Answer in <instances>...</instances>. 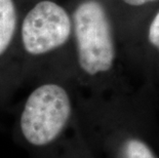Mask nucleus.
<instances>
[{
	"mask_svg": "<svg viewBox=\"0 0 159 158\" xmlns=\"http://www.w3.org/2000/svg\"><path fill=\"white\" fill-rule=\"evenodd\" d=\"M73 34L80 68L89 75L111 70L116 56L111 23L97 0H84L72 13Z\"/></svg>",
	"mask_w": 159,
	"mask_h": 158,
	"instance_id": "1",
	"label": "nucleus"
},
{
	"mask_svg": "<svg viewBox=\"0 0 159 158\" xmlns=\"http://www.w3.org/2000/svg\"><path fill=\"white\" fill-rule=\"evenodd\" d=\"M72 104L69 93L57 83L39 85L28 96L20 116V129L30 145L43 147L61 136L69 122Z\"/></svg>",
	"mask_w": 159,
	"mask_h": 158,
	"instance_id": "2",
	"label": "nucleus"
},
{
	"mask_svg": "<svg viewBox=\"0 0 159 158\" xmlns=\"http://www.w3.org/2000/svg\"><path fill=\"white\" fill-rule=\"evenodd\" d=\"M24 50L43 56L61 48L73 34V20L68 11L52 0H41L29 9L19 28Z\"/></svg>",
	"mask_w": 159,
	"mask_h": 158,
	"instance_id": "3",
	"label": "nucleus"
},
{
	"mask_svg": "<svg viewBox=\"0 0 159 158\" xmlns=\"http://www.w3.org/2000/svg\"><path fill=\"white\" fill-rule=\"evenodd\" d=\"M19 28L15 0H0V60L9 52Z\"/></svg>",
	"mask_w": 159,
	"mask_h": 158,
	"instance_id": "4",
	"label": "nucleus"
},
{
	"mask_svg": "<svg viewBox=\"0 0 159 158\" xmlns=\"http://www.w3.org/2000/svg\"><path fill=\"white\" fill-rule=\"evenodd\" d=\"M125 158H156L146 143L138 139L128 140L124 145Z\"/></svg>",
	"mask_w": 159,
	"mask_h": 158,
	"instance_id": "5",
	"label": "nucleus"
},
{
	"mask_svg": "<svg viewBox=\"0 0 159 158\" xmlns=\"http://www.w3.org/2000/svg\"><path fill=\"white\" fill-rule=\"evenodd\" d=\"M148 39L154 47H156L159 52V11L152 20L148 31Z\"/></svg>",
	"mask_w": 159,
	"mask_h": 158,
	"instance_id": "6",
	"label": "nucleus"
},
{
	"mask_svg": "<svg viewBox=\"0 0 159 158\" xmlns=\"http://www.w3.org/2000/svg\"><path fill=\"white\" fill-rule=\"evenodd\" d=\"M122 1L131 6H141V5L147 4V3H150V2H155V1H157V0H122Z\"/></svg>",
	"mask_w": 159,
	"mask_h": 158,
	"instance_id": "7",
	"label": "nucleus"
}]
</instances>
